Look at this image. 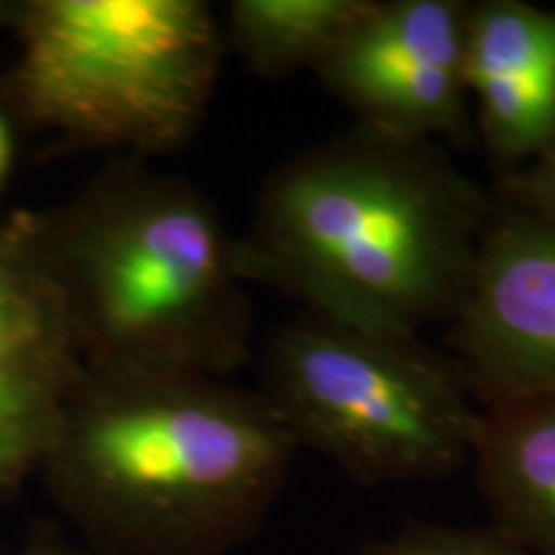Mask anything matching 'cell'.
Listing matches in <instances>:
<instances>
[{
  "label": "cell",
  "mask_w": 555,
  "mask_h": 555,
  "mask_svg": "<svg viewBox=\"0 0 555 555\" xmlns=\"http://www.w3.org/2000/svg\"><path fill=\"white\" fill-rule=\"evenodd\" d=\"M367 5L371 0H232L221 31L249 73L286 80L317 73Z\"/></svg>",
  "instance_id": "30bf717a"
},
{
  "label": "cell",
  "mask_w": 555,
  "mask_h": 555,
  "mask_svg": "<svg viewBox=\"0 0 555 555\" xmlns=\"http://www.w3.org/2000/svg\"><path fill=\"white\" fill-rule=\"evenodd\" d=\"M78 378L0 367V494L44 466Z\"/></svg>",
  "instance_id": "7c38bea8"
},
{
  "label": "cell",
  "mask_w": 555,
  "mask_h": 555,
  "mask_svg": "<svg viewBox=\"0 0 555 555\" xmlns=\"http://www.w3.org/2000/svg\"><path fill=\"white\" fill-rule=\"evenodd\" d=\"M29 227L86 373L229 378L247 365L237 237L191 180L119 159Z\"/></svg>",
  "instance_id": "3957f363"
},
{
  "label": "cell",
  "mask_w": 555,
  "mask_h": 555,
  "mask_svg": "<svg viewBox=\"0 0 555 555\" xmlns=\"http://www.w3.org/2000/svg\"><path fill=\"white\" fill-rule=\"evenodd\" d=\"M360 555H530L494 527L409 522L367 543Z\"/></svg>",
  "instance_id": "4fadbf2b"
},
{
  "label": "cell",
  "mask_w": 555,
  "mask_h": 555,
  "mask_svg": "<svg viewBox=\"0 0 555 555\" xmlns=\"http://www.w3.org/2000/svg\"><path fill=\"white\" fill-rule=\"evenodd\" d=\"M466 0H371L317 78L358 127L409 142H466Z\"/></svg>",
  "instance_id": "8992f818"
},
{
  "label": "cell",
  "mask_w": 555,
  "mask_h": 555,
  "mask_svg": "<svg viewBox=\"0 0 555 555\" xmlns=\"http://www.w3.org/2000/svg\"><path fill=\"white\" fill-rule=\"evenodd\" d=\"M262 397L296 440L365 486L437 481L470 457L478 404L422 337L301 311L268 339Z\"/></svg>",
  "instance_id": "5b68a950"
},
{
  "label": "cell",
  "mask_w": 555,
  "mask_h": 555,
  "mask_svg": "<svg viewBox=\"0 0 555 555\" xmlns=\"http://www.w3.org/2000/svg\"><path fill=\"white\" fill-rule=\"evenodd\" d=\"M26 555H75V553L67 551L65 545L54 543V540H39L37 545L29 547V553Z\"/></svg>",
  "instance_id": "2e32d148"
},
{
  "label": "cell",
  "mask_w": 555,
  "mask_h": 555,
  "mask_svg": "<svg viewBox=\"0 0 555 555\" xmlns=\"http://www.w3.org/2000/svg\"><path fill=\"white\" fill-rule=\"evenodd\" d=\"M494 196L555 227V139L532 163L496 178Z\"/></svg>",
  "instance_id": "5bb4252c"
},
{
  "label": "cell",
  "mask_w": 555,
  "mask_h": 555,
  "mask_svg": "<svg viewBox=\"0 0 555 555\" xmlns=\"http://www.w3.org/2000/svg\"><path fill=\"white\" fill-rule=\"evenodd\" d=\"M0 367L54 376L82 373L29 221L0 229Z\"/></svg>",
  "instance_id": "8fae6325"
},
{
  "label": "cell",
  "mask_w": 555,
  "mask_h": 555,
  "mask_svg": "<svg viewBox=\"0 0 555 555\" xmlns=\"http://www.w3.org/2000/svg\"><path fill=\"white\" fill-rule=\"evenodd\" d=\"M468 463L491 527L530 555H555V397L478 406Z\"/></svg>",
  "instance_id": "9c48e42d"
},
{
  "label": "cell",
  "mask_w": 555,
  "mask_h": 555,
  "mask_svg": "<svg viewBox=\"0 0 555 555\" xmlns=\"http://www.w3.org/2000/svg\"><path fill=\"white\" fill-rule=\"evenodd\" d=\"M494 206L440 144L356 124L270 172L240 275L307 314L420 337L461 309Z\"/></svg>",
  "instance_id": "6da1fadb"
},
{
  "label": "cell",
  "mask_w": 555,
  "mask_h": 555,
  "mask_svg": "<svg viewBox=\"0 0 555 555\" xmlns=\"http://www.w3.org/2000/svg\"><path fill=\"white\" fill-rule=\"evenodd\" d=\"M463 75L474 129L496 178L555 139V11L525 0L468 3Z\"/></svg>",
  "instance_id": "ba28073f"
},
{
  "label": "cell",
  "mask_w": 555,
  "mask_h": 555,
  "mask_svg": "<svg viewBox=\"0 0 555 555\" xmlns=\"http://www.w3.org/2000/svg\"><path fill=\"white\" fill-rule=\"evenodd\" d=\"M448 347L478 406L555 397L553 224L496 198Z\"/></svg>",
  "instance_id": "52a82bcc"
},
{
  "label": "cell",
  "mask_w": 555,
  "mask_h": 555,
  "mask_svg": "<svg viewBox=\"0 0 555 555\" xmlns=\"http://www.w3.org/2000/svg\"><path fill=\"white\" fill-rule=\"evenodd\" d=\"M296 440L260 391L206 376L80 373L44 466L114 555H227L260 530Z\"/></svg>",
  "instance_id": "7a4b0ae2"
},
{
  "label": "cell",
  "mask_w": 555,
  "mask_h": 555,
  "mask_svg": "<svg viewBox=\"0 0 555 555\" xmlns=\"http://www.w3.org/2000/svg\"><path fill=\"white\" fill-rule=\"evenodd\" d=\"M13 159V144H11V131L5 127L3 116H0V189H3L5 178H9Z\"/></svg>",
  "instance_id": "9a60e30c"
},
{
  "label": "cell",
  "mask_w": 555,
  "mask_h": 555,
  "mask_svg": "<svg viewBox=\"0 0 555 555\" xmlns=\"http://www.w3.org/2000/svg\"><path fill=\"white\" fill-rule=\"evenodd\" d=\"M9 95L37 127L142 159L183 147L217 90L227 41L204 0H31Z\"/></svg>",
  "instance_id": "277c9868"
},
{
  "label": "cell",
  "mask_w": 555,
  "mask_h": 555,
  "mask_svg": "<svg viewBox=\"0 0 555 555\" xmlns=\"http://www.w3.org/2000/svg\"><path fill=\"white\" fill-rule=\"evenodd\" d=\"M16 9H18V5L0 3V24H5V21H11L13 16H16Z\"/></svg>",
  "instance_id": "e0dca14e"
}]
</instances>
